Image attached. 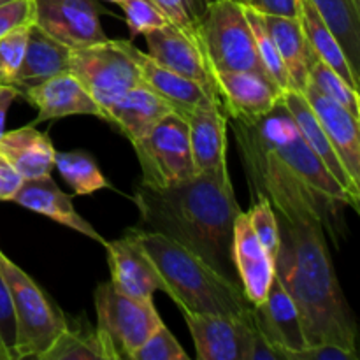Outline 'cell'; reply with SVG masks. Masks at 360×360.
Returning <instances> with one entry per match:
<instances>
[{
    "label": "cell",
    "instance_id": "22",
    "mask_svg": "<svg viewBox=\"0 0 360 360\" xmlns=\"http://www.w3.org/2000/svg\"><path fill=\"white\" fill-rule=\"evenodd\" d=\"M120 44L129 53L130 58L137 63L143 83L148 84L153 91H157L160 97H164L178 115H183V112L190 111L197 105L213 101L199 83L157 63L148 53L141 51L130 41H120Z\"/></svg>",
    "mask_w": 360,
    "mask_h": 360
},
{
    "label": "cell",
    "instance_id": "40",
    "mask_svg": "<svg viewBox=\"0 0 360 360\" xmlns=\"http://www.w3.org/2000/svg\"><path fill=\"white\" fill-rule=\"evenodd\" d=\"M290 360H359V354L338 345L322 343L302 348L297 354H292Z\"/></svg>",
    "mask_w": 360,
    "mask_h": 360
},
{
    "label": "cell",
    "instance_id": "5",
    "mask_svg": "<svg viewBox=\"0 0 360 360\" xmlns=\"http://www.w3.org/2000/svg\"><path fill=\"white\" fill-rule=\"evenodd\" d=\"M255 127L269 150L316 195L330 204H340L359 211L357 200H354V197L336 181L319 155L301 136L290 112L283 105V101L269 115L255 122Z\"/></svg>",
    "mask_w": 360,
    "mask_h": 360
},
{
    "label": "cell",
    "instance_id": "47",
    "mask_svg": "<svg viewBox=\"0 0 360 360\" xmlns=\"http://www.w3.org/2000/svg\"><path fill=\"white\" fill-rule=\"evenodd\" d=\"M111 2H116V4H118V2H122V0H111Z\"/></svg>",
    "mask_w": 360,
    "mask_h": 360
},
{
    "label": "cell",
    "instance_id": "39",
    "mask_svg": "<svg viewBox=\"0 0 360 360\" xmlns=\"http://www.w3.org/2000/svg\"><path fill=\"white\" fill-rule=\"evenodd\" d=\"M34 23V4L32 0H9L0 4V37L14 28Z\"/></svg>",
    "mask_w": 360,
    "mask_h": 360
},
{
    "label": "cell",
    "instance_id": "8",
    "mask_svg": "<svg viewBox=\"0 0 360 360\" xmlns=\"http://www.w3.org/2000/svg\"><path fill=\"white\" fill-rule=\"evenodd\" d=\"M132 146L143 171L141 183L150 188H165L197 174L188 125L176 111L164 116L148 136Z\"/></svg>",
    "mask_w": 360,
    "mask_h": 360
},
{
    "label": "cell",
    "instance_id": "29",
    "mask_svg": "<svg viewBox=\"0 0 360 360\" xmlns=\"http://www.w3.org/2000/svg\"><path fill=\"white\" fill-rule=\"evenodd\" d=\"M55 167L76 195H91L109 186V181L104 178L94 158L81 151H69V153L56 151Z\"/></svg>",
    "mask_w": 360,
    "mask_h": 360
},
{
    "label": "cell",
    "instance_id": "15",
    "mask_svg": "<svg viewBox=\"0 0 360 360\" xmlns=\"http://www.w3.org/2000/svg\"><path fill=\"white\" fill-rule=\"evenodd\" d=\"M188 125L190 148L197 174H227L229 116L218 102L210 101L183 112Z\"/></svg>",
    "mask_w": 360,
    "mask_h": 360
},
{
    "label": "cell",
    "instance_id": "11",
    "mask_svg": "<svg viewBox=\"0 0 360 360\" xmlns=\"http://www.w3.org/2000/svg\"><path fill=\"white\" fill-rule=\"evenodd\" d=\"M199 360H248L253 319L183 313Z\"/></svg>",
    "mask_w": 360,
    "mask_h": 360
},
{
    "label": "cell",
    "instance_id": "18",
    "mask_svg": "<svg viewBox=\"0 0 360 360\" xmlns=\"http://www.w3.org/2000/svg\"><path fill=\"white\" fill-rule=\"evenodd\" d=\"M232 259L239 285L252 306L266 299L274 278V262L250 225L248 214L239 213L232 234Z\"/></svg>",
    "mask_w": 360,
    "mask_h": 360
},
{
    "label": "cell",
    "instance_id": "49",
    "mask_svg": "<svg viewBox=\"0 0 360 360\" xmlns=\"http://www.w3.org/2000/svg\"><path fill=\"white\" fill-rule=\"evenodd\" d=\"M0 347H2V345H0Z\"/></svg>",
    "mask_w": 360,
    "mask_h": 360
},
{
    "label": "cell",
    "instance_id": "16",
    "mask_svg": "<svg viewBox=\"0 0 360 360\" xmlns=\"http://www.w3.org/2000/svg\"><path fill=\"white\" fill-rule=\"evenodd\" d=\"M252 319L255 329L283 352L287 360H290L292 354L308 347L295 302L276 276L271 281L266 299L260 304L252 306Z\"/></svg>",
    "mask_w": 360,
    "mask_h": 360
},
{
    "label": "cell",
    "instance_id": "43",
    "mask_svg": "<svg viewBox=\"0 0 360 360\" xmlns=\"http://www.w3.org/2000/svg\"><path fill=\"white\" fill-rule=\"evenodd\" d=\"M248 360H287L285 354L281 350H278L274 345H271L259 330L255 329L253 334L252 347L248 352Z\"/></svg>",
    "mask_w": 360,
    "mask_h": 360
},
{
    "label": "cell",
    "instance_id": "35",
    "mask_svg": "<svg viewBox=\"0 0 360 360\" xmlns=\"http://www.w3.org/2000/svg\"><path fill=\"white\" fill-rule=\"evenodd\" d=\"M32 25L14 28L9 34L0 37V84H6V86L13 84L21 62H23L28 32H30Z\"/></svg>",
    "mask_w": 360,
    "mask_h": 360
},
{
    "label": "cell",
    "instance_id": "10",
    "mask_svg": "<svg viewBox=\"0 0 360 360\" xmlns=\"http://www.w3.org/2000/svg\"><path fill=\"white\" fill-rule=\"evenodd\" d=\"M34 25L69 49L105 41L98 0H32Z\"/></svg>",
    "mask_w": 360,
    "mask_h": 360
},
{
    "label": "cell",
    "instance_id": "7",
    "mask_svg": "<svg viewBox=\"0 0 360 360\" xmlns=\"http://www.w3.org/2000/svg\"><path fill=\"white\" fill-rule=\"evenodd\" d=\"M98 341L105 360H132L137 348L162 323L153 301L122 294L111 281L95 290Z\"/></svg>",
    "mask_w": 360,
    "mask_h": 360
},
{
    "label": "cell",
    "instance_id": "2",
    "mask_svg": "<svg viewBox=\"0 0 360 360\" xmlns=\"http://www.w3.org/2000/svg\"><path fill=\"white\" fill-rule=\"evenodd\" d=\"M134 202L148 231L179 243L229 280H238L232 234L241 213L231 176L195 174L165 188L139 185Z\"/></svg>",
    "mask_w": 360,
    "mask_h": 360
},
{
    "label": "cell",
    "instance_id": "23",
    "mask_svg": "<svg viewBox=\"0 0 360 360\" xmlns=\"http://www.w3.org/2000/svg\"><path fill=\"white\" fill-rule=\"evenodd\" d=\"M70 49L62 42L49 37L46 32L32 25L28 32L23 62L11 86L18 91V97H25L28 90L44 83L49 77L69 70Z\"/></svg>",
    "mask_w": 360,
    "mask_h": 360
},
{
    "label": "cell",
    "instance_id": "32",
    "mask_svg": "<svg viewBox=\"0 0 360 360\" xmlns=\"http://www.w3.org/2000/svg\"><path fill=\"white\" fill-rule=\"evenodd\" d=\"M41 360H105L95 330L83 333L67 327Z\"/></svg>",
    "mask_w": 360,
    "mask_h": 360
},
{
    "label": "cell",
    "instance_id": "37",
    "mask_svg": "<svg viewBox=\"0 0 360 360\" xmlns=\"http://www.w3.org/2000/svg\"><path fill=\"white\" fill-rule=\"evenodd\" d=\"M132 360H190L181 345L162 322L141 345Z\"/></svg>",
    "mask_w": 360,
    "mask_h": 360
},
{
    "label": "cell",
    "instance_id": "4",
    "mask_svg": "<svg viewBox=\"0 0 360 360\" xmlns=\"http://www.w3.org/2000/svg\"><path fill=\"white\" fill-rule=\"evenodd\" d=\"M0 271L9 288L16 319V360L41 359L69 323L44 290L2 250Z\"/></svg>",
    "mask_w": 360,
    "mask_h": 360
},
{
    "label": "cell",
    "instance_id": "26",
    "mask_svg": "<svg viewBox=\"0 0 360 360\" xmlns=\"http://www.w3.org/2000/svg\"><path fill=\"white\" fill-rule=\"evenodd\" d=\"M262 16L267 32L290 74L294 90L302 91L309 81L308 67L313 51L302 30L301 21L299 18L288 16H271V14H262Z\"/></svg>",
    "mask_w": 360,
    "mask_h": 360
},
{
    "label": "cell",
    "instance_id": "6",
    "mask_svg": "<svg viewBox=\"0 0 360 360\" xmlns=\"http://www.w3.org/2000/svg\"><path fill=\"white\" fill-rule=\"evenodd\" d=\"M211 72L252 70L267 76L259 62L253 30L238 0H213L195 32Z\"/></svg>",
    "mask_w": 360,
    "mask_h": 360
},
{
    "label": "cell",
    "instance_id": "21",
    "mask_svg": "<svg viewBox=\"0 0 360 360\" xmlns=\"http://www.w3.org/2000/svg\"><path fill=\"white\" fill-rule=\"evenodd\" d=\"M172 111V105L144 83L127 90L104 109L105 122L115 123L130 143L148 136L153 127Z\"/></svg>",
    "mask_w": 360,
    "mask_h": 360
},
{
    "label": "cell",
    "instance_id": "36",
    "mask_svg": "<svg viewBox=\"0 0 360 360\" xmlns=\"http://www.w3.org/2000/svg\"><path fill=\"white\" fill-rule=\"evenodd\" d=\"M127 18V25L132 35L146 34V32L162 28L169 25L167 16L153 0H122L118 2Z\"/></svg>",
    "mask_w": 360,
    "mask_h": 360
},
{
    "label": "cell",
    "instance_id": "19",
    "mask_svg": "<svg viewBox=\"0 0 360 360\" xmlns=\"http://www.w3.org/2000/svg\"><path fill=\"white\" fill-rule=\"evenodd\" d=\"M23 98L37 109V116L30 125L72 115H91L105 120L101 105L69 70L56 74L28 90Z\"/></svg>",
    "mask_w": 360,
    "mask_h": 360
},
{
    "label": "cell",
    "instance_id": "25",
    "mask_svg": "<svg viewBox=\"0 0 360 360\" xmlns=\"http://www.w3.org/2000/svg\"><path fill=\"white\" fill-rule=\"evenodd\" d=\"M55 146L35 125L9 130L0 136V157L6 158L25 179L51 174L55 167Z\"/></svg>",
    "mask_w": 360,
    "mask_h": 360
},
{
    "label": "cell",
    "instance_id": "38",
    "mask_svg": "<svg viewBox=\"0 0 360 360\" xmlns=\"http://www.w3.org/2000/svg\"><path fill=\"white\" fill-rule=\"evenodd\" d=\"M0 345L9 355V360H16L14 347H16V319H14L13 301L9 288L0 271Z\"/></svg>",
    "mask_w": 360,
    "mask_h": 360
},
{
    "label": "cell",
    "instance_id": "20",
    "mask_svg": "<svg viewBox=\"0 0 360 360\" xmlns=\"http://www.w3.org/2000/svg\"><path fill=\"white\" fill-rule=\"evenodd\" d=\"M11 200L23 206L25 210L48 217L49 220L56 221L63 227H69L79 234L86 236V238L94 239V241L101 243L102 246L105 245V239L95 231L90 221H86L77 213L70 197L60 190L51 174L23 179V183Z\"/></svg>",
    "mask_w": 360,
    "mask_h": 360
},
{
    "label": "cell",
    "instance_id": "44",
    "mask_svg": "<svg viewBox=\"0 0 360 360\" xmlns=\"http://www.w3.org/2000/svg\"><path fill=\"white\" fill-rule=\"evenodd\" d=\"M18 91L13 86H6V84H0V136L4 134V125H6V116L9 111L11 104L16 101Z\"/></svg>",
    "mask_w": 360,
    "mask_h": 360
},
{
    "label": "cell",
    "instance_id": "45",
    "mask_svg": "<svg viewBox=\"0 0 360 360\" xmlns=\"http://www.w3.org/2000/svg\"><path fill=\"white\" fill-rule=\"evenodd\" d=\"M0 360H9V355L6 354V350L2 347H0Z\"/></svg>",
    "mask_w": 360,
    "mask_h": 360
},
{
    "label": "cell",
    "instance_id": "9",
    "mask_svg": "<svg viewBox=\"0 0 360 360\" xmlns=\"http://www.w3.org/2000/svg\"><path fill=\"white\" fill-rule=\"evenodd\" d=\"M69 72L83 84L102 111L127 90L143 83L137 63L122 48L120 41L111 39L86 48L70 49Z\"/></svg>",
    "mask_w": 360,
    "mask_h": 360
},
{
    "label": "cell",
    "instance_id": "17",
    "mask_svg": "<svg viewBox=\"0 0 360 360\" xmlns=\"http://www.w3.org/2000/svg\"><path fill=\"white\" fill-rule=\"evenodd\" d=\"M301 94L315 112L350 178L360 186V120L354 118L343 105L330 101L311 81H308Z\"/></svg>",
    "mask_w": 360,
    "mask_h": 360
},
{
    "label": "cell",
    "instance_id": "42",
    "mask_svg": "<svg viewBox=\"0 0 360 360\" xmlns=\"http://www.w3.org/2000/svg\"><path fill=\"white\" fill-rule=\"evenodd\" d=\"M23 176L9 164L4 157H0V200H11L20 185L23 183Z\"/></svg>",
    "mask_w": 360,
    "mask_h": 360
},
{
    "label": "cell",
    "instance_id": "27",
    "mask_svg": "<svg viewBox=\"0 0 360 360\" xmlns=\"http://www.w3.org/2000/svg\"><path fill=\"white\" fill-rule=\"evenodd\" d=\"M299 21L302 25L306 39L309 42L311 51L319 56L322 62H326L330 69L336 70L350 86L359 90V76L348 63L336 35L330 32L326 21L322 20L316 7L313 6L311 0H299Z\"/></svg>",
    "mask_w": 360,
    "mask_h": 360
},
{
    "label": "cell",
    "instance_id": "34",
    "mask_svg": "<svg viewBox=\"0 0 360 360\" xmlns=\"http://www.w3.org/2000/svg\"><path fill=\"white\" fill-rule=\"evenodd\" d=\"M153 2L167 16L169 23L178 27L190 37L197 39V27L213 0H153Z\"/></svg>",
    "mask_w": 360,
    "mask_h": 360
},
{
    "label": "cell",
    "instance_id": "12",
    "mask_svg": "<svg viewBox=\"0 0 360 360\" xmlns=\"http://www.w3.org/2000/svg\"><path fill=\"white\" fill-rule=\"evenodd\" d=\"M213 76L221 108L225 115L236 122H259L283 98V91L264 74L252 70H229L214 72Z\"/></svg>",
    "mask_w": 360,
    "mask_h": 360
},
{
    "label": "cell",
    "instance_id": "13",
    "mask_svg": "<svg viewBox=\"0 0 360 360\" xmlns=\"http://www.w3.org/2000/svg\"><path fill=\"white\" fill-rule=\"evenodd\" d=\"M143 35L148 46V55L155 62L199 83L210 97L220 104L217 81L197 39L190 37L172 23Z\"/></svg>",
    "mask_w": 360,
    "mask_h": 360
},
{
    "label": "cell",
    "instance_id": "14",
    "mask_svg": "<svg viewBox=\"0 0 360 360\" xmlns=\"http://www.w3.org/2000/svg\"><path fill=\"white\" fill-rule=\"evenodd\" d=\"M104 248L111 269L109 281L116 290L143 301H153L155 292L164 290L157 267L137 241L132 229L120 239L105 241Z\"/></svg>",
    "mask_w": 360,
    "mask_h": 360
},
{
    "label": "cell",
    "instance_id": "41",
    "mask_svg": "<svg viewBox=\"0 0 360 360\" xmlns=\"http://www.w3.org/2000/svg\"><path fill=\"white\" fill-rule=\"evenodd\" d=\"M243 6L271 16H299V0H243Z\"/></svg>",
    "mask_w": 360,
    "mask_h": 360
},
{
    "label": "cell",
    "instance_id": "1",
    "mask_svg": "<svg viewBox=\"0 0 360 360\" xmlns=\"http://www.w3.org/2000/svg\"><path fill=\"white\" fill-rule=\"evenodd\" d=\"M234 136L250 192L267 197L278 220L274 276L295 302L306 343L357 352V323L338 281L326 229L334 204L316 195L269 150L255 123L234 120Z\"/></svg>",
    "mask_w": 360,
    "mask_h": 360
},
{
    "label": "cell",
    "instance_id": "24",
    "mask_svg": "<svg viewBox=\"0 0 360 360\" xmlns=\"http://www.w3.org/2000/svg\"><path fill=\"white\" fill-rule=\"evenodd\" d=\"M281 101H283V105L287 108V111L290 112L295 127H297L301 136L306 139V143L309 144V148L319 155L320 160L323 162V165H326V167L329 169L330 174L336 178V181L354 197V200L360 202V186L350 178L348 171L345 169L343 162L338 157L333 143L329 141L327 134L323 132L322 125H320L319 120H316L313 109L309 108L304 95L297 90H290L287 91V94H283V98H281Z\"/></svg>",
    "mask_w": 360,
    "mask_h": 360
},
{
    "label": "cell",
    "instance_id": "48",
    "mask_svg": "<svg viewBox=\"0 0 360 360\" xmlns=\"http://www.w3.org/2000/svg\"><path fill=\"white\" fill-rule=\"evenodd\" d=\"M238 2H241V4H243V0H238Z\"/></svg>",
    "mask_w": 360,
    "mask_h": 360
},
{
    "label": "cell",
    "instance_id": "30",
    "mask_svg": "<svg viewBox=\"0 0 360 360\" xmlns=\"http://www.w3.org/2000/svg\"><path fill=\"white\" fill-rule=\"evenodd\" d=\"M245 13H246V18H248L250 27H252L253 30L257 56H259V62L260 65H262L264 72L267 74V77H269V79L273 81V83L283 91V94L294 90L290 74H288L287 67H285L283 60H281L276 44H274L269 32H267L266 23H264V16L246 6H245Z\"/></svg>",
    "mask_w": 360,
    "mask_h": 360
},
{
    "label": "cell",
    "instance_id": "31",
    "mask_svg": "<svg viewBox=\"0 0 360 360\" xmlns=\"http://www.w3.org/2000/svg\"><path fill=\"white\" fill-rule=\"evenodd\" d=\"M308 74L309 81H311L323 95H327L330 101L343 105L354 118L360 120L359 90L350 86L336 70L330 69V67L327 65L326 62H322L315 53H313L311 60H309Z\"/></svg>",
    "mask_w": 360,
    "mask_h": 360
},
{
    "label": "cell",
    "instance_id": "33",
    "mask_svg": "<svg viewBox=\"0 0 360 360\" xmlns=\"http://www.w3.org/2000/svg\"><path fill=\"white\" fill-rule=\"evenodd\" d=\"M252 199L253 204L248 213H246L248 214L250 225H252L255 236L262 243V246L274 262L278 245H280V231H278L276 214H274L271 202L267 200L266 195L259 192H252Z\"/></svg>",
    "mask_w": 360,
    "mask_h": 360
},
{
    "label": "cell",
    "instance_id": "28",
    "mask_svg": "<svg viewBox=\"0 0 360 360\" xmlns=\"http://www.w3.org/2000/svg\"><path fill=\"white\" fill-rule=\"evenodd\" d=\"M330 28L359 76L360 70V0H311Z\"/></svg>",
    "mask_w": 360,
    "mask_h": 360
},
{
    "label": "cell",
    "instance_id": "46",
    "mask_svg": "<svg viewBox=\"0 0 360 360\" xmlns=\"http://www.w3.org/2000/svg\"><path fill=\"white\" fill-rule=\"evenodd\" d=\"M6 2H9V0H0V4H6Z\"/></svg>",
    "mask_w": 360,
    "mask_h": 360
},
{
    "label": "cell",
    "instance_id": "3",
    "mask_svg": "<svg viewBox=\"0 0 360 360\" xmlns=\"http://www.w3.org/2000/svg\"><path fill=\"white\" fill-rule=\"evenodd\" d=\"M132 231L157 267L164 292L183 313L252 316V304L241 285L221 276L200 257L164 234L139 227Z\"/></svg>",
    "mask_w": 360,
    "mask_h": 360
}]
</instances>
